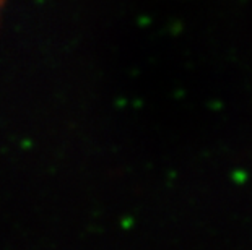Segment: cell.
<instances>
[{"mask_svg":"<svg viewBox=\"0 0 252 250\" xmlns=\"http://www.w3.org/2000/svg\"><path fill=\"white\" fill-rule=\"evenodd\" d=\"M0 3H2V0H0Z\"/></svg>","mask_w":252,"mask_h":250,"instance_id":"1","label":"cell"}]
</instances>
